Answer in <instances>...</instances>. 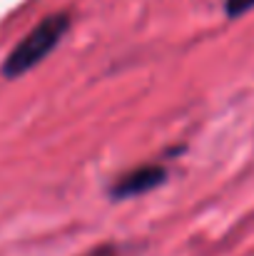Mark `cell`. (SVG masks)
I'll list each match as a JSON object with an SVG mask.
<instances>
[{
	"instance_id": "obj_3",
	"label": "cell",
	"mask_w": 254,
	"mask_h": 256,
	"mask_svg": "<svg viewBox=\"0 0 254 256\" xmlns=\"http://www.w3.org/2000/svg\"><path fill=\"white\" fill-rule=\"evenodd\" d=\"M224 10L229 18H242L254 10V0H224Z\"/></svg>"
},
{
	"instance_id": "obj_1",
	"label": "cell",
	"mask_w": 254,
	"mask_h": 256,
	"mask_svg": "<svg viewBox=\"0 0 254 256\" xmlns=\"http://www.w3.org/2000/svg\"><path fill=\"white\" fill-rule=\"evenodd\" d=\"M70 30V15L68 12H53L48 18H43L5 58L3 62V78L15 80L25 72H30L33 68H38L58 45L60 40L68 35Z\"/></svg>"
},
{
	"instance_id": "obj_2",
	"label": "cell",
	"mask_w": 254,
	"mask_h": 256,
	"mask_svg": "<svg viewBox=\"0 0 254 256\" xmlns=\"http://www.w3.org/2000/svg\"><path fill=\"white\" fill-rule=\"evenodd\" d=\"M165 179H167V170L162 164H142V167H135L127 174H122L115 182L110 194L112 199H132V196L157 189L160 184H165Z\"/></svg>"
},
{
	"instance_id": "obj_4",
	"label": "cell",
	"mask_w": 254,
	"mask_h": 256,
	"mask_svg": "<svg viewBox=\"0 0 254 256\" xmlns=\"http://www.w3.org/2000/svg\"><path fill=\"white\" fill-rule=\"evenodd\" d=\"M87 256H115V254L107 252V249H100V252H92V254H87Z\"/></svg>"
}]
</instances>
